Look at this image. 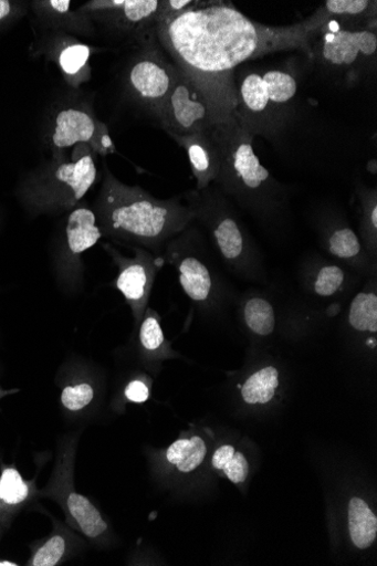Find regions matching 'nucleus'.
<instances>
[{"label":"nucleus","instance_id":"f03ea898","mask_svg":"<svg viewBox=\"0 0 377 566\" xmlns=\"http://www.w3.org/2000/svg\"><path fill=\"white\" fill-rule=\"evenodd\" d=\"M103 235L161 255L167 244L195 222L180 198L157 199L138 186H128L105 168L94 203Z\"/></svg>","mask_w":377,"mask_h":566},{"label":"nucleus","instance_id":"1a4fd4ad","mask_svg":"<svg viewBox=\"0 0 377 566\" xmlns=\"http://www.w3.org/2000/svg\"><path fill=\"white\" fill-rule=\"evenodd\" d=\"M193 235L188 227L167 244L161 256L166 264L176 269L186 295L197 305L209 307L233 291L208 256L196 247Z\"/></svg>","mask_w":377,"mask_h":566},{"label":"nucleus","instance_id":"f3484780","mask_svg":"<svg viewBox=\"0 0 377 566\" xmlns=\"http://www.w3.org/2000/svg\"><path fill=\"white\" fill-rule=\"evenodd\" d=\"M52 532L42 539L30 545L31 556L28 566H59L82 553L88 542L82 538L77 532L69 525H64L56 518H52Z\"/></svg>","mask_w":377,"mask_h":566},{"label":"nucleus","instance_id":"39448f33","mask_svg":"<svg viewBox=\"0 0 377 566\" xmlns=\"http://www.w3.org/2000/svg\"><path fill=\"white\" fill-rule=\"evenodd\" d=\"M74 148L71 161L52 159L22 179L17 196L28 214L35 218L70 213L94 186L95 153L86 144Z\"/></svg>","mask_w":377,"mask_h":566},{"label":"nucleus","instance_id":"2eb2a0df","mask_svg":"<svg viewBox=\"0 0 377 566\" xmlns=\"http://www.w3.org/2000/svg\"><path fill=\"white\" fill-rule=\"evenodd\" d=\"M158 119L170 136H189L207 132L214 124L207 98L180 70Z\"/></svg>","mask_w":377,"mask_h":566},{"label":"nucleus","instance_id":"6ab92c4d","mask_svg":"<svg viewBox=\"0 0 377 566\" xmlns=\"http://www.w3.org/2000/svg\"><path fill=\"white\" fill-rule=\"evenodd\" d=\"M36 478L25 480L14 465H3L0 473V526L10 530L19 514L39 497Z\"/></svg>","mask_w":377,"mask_h":566},{"label":"nucleus","instance_id":"c85d7f7f","mask_svg":"<svg viewBox=\"0 0 377 566\" xmlns=\"http://www.w3.org/2000/svg\"><path fill=\"white\" fill-rule=\"evenodd\" d=\"M97 388L93 379L77 377L62 386L61 403L70 413H81L96 399Z\"/></svg>","mask_w":377,"mask_h":566},{"label":"nucleus","instance_id":"dca6fc26","mask_svg":"<svg viewBox=\"0 0 377 566\" xmlns=\"http://www.w3.org/2000/svg\"><path fill=\"white\" fill-rule=\"evenodd\" d=\"M320 243L332 259L362 277L376 275L377 262L365 250L358 234L339 217L322 218L317 224Z\"/></svg>","mask_w":377,"mask_h":566},{"label":"nucleus","instance_id":"5701e85b","mask_svg":"<svg viewBox=\"0 0 377 566\" xmlns=\"http://www.w3.org/2000/svg\"><path fill=\"white\" fill-rule=\"evenodd\" d=\"M348 322L353 329L360 333H377V285L376 275L353 298L349 306Z\"/></svg>","mask_w":377,"mask_h":566},{"label":"nucleus","instance_id":"7c9ffc66","mask_svg":"<svg viewBox=\"0 0 377 566\" xmlns=\"http://www.w3.org/2000/svg\"><path fill=\"white\" fill-rule=\"evenodd\" d=\"M211 464L213 469L224 472L235 484L243 483L249 474L247 458L241 452H237L232 446H223L214 451Z\"/></svg>","mask_w":377,"mask_h":566},{"label":"nucleus","instance_id":"f8f14e48","mask_svg":"<svg viewBox=\"0 0 377 566\" xmlns=\"http://www.w3.org/2000/svg\"><path fill=\"white\" fill-rule=\"evenodd\" d=\"M52 159H64V150L78 144L88 145L95 154L106 157L115 151L109 130L87 108L67 106L53 116L46 136Z\"/></svg>","mask_w":377,"mask_h":566},{"label":"nucleus","instance_id":"393cba45","mask_svg":"<svg viewBox=\"0 0 377 566\" xmlns=\"http://www.w3.org/2000/svg\"><path fill=\"white\" fill-rule=\"evenodd\" d=\"M250 293L242 301V314L247 327L261 337L272 335L276 327L275 308L272 302L259 292Z\"/></svg>","mask_w":377,"mask_h":566},{"label":"nucleus","instance_id":"72a5a7b5","mask_svg":"<svg viewBox=\"0 0 377 566\" xmlns=\"http://www.w3.org/2000/svg\"><path fill=\"white\" fill-rule=\"evenodd\" d=\"M21 564L10 559H0V566H20Z\"/></svg>","mask_w":377,"mask_h":566},{"label":"nucleus","instance_id":"473e14b6","mask_svg":"<svg viewBox=\"0 0 377 566\" xmlns=\"http://www.w3.org/2000/svg\"><path fill=\"white\" fill-rule=\"evenodd\" d=\"M149 394V386L146 381L140 379L129 381L124 390V395L127 401L135 403H143L147 401Z\"/></svg>","mask_w":377,"mask_h":566},{"label":"nucleus","instance_id":"412c9836","mask_svg":"<svg viewBox=\"0 0 377 566\" xmlns=\"http://www.w3.org/2000/svg\"><path fill=\"white\" fill-rule=\"evenodd\" d=\"M302 283L307 293L331 298L347 292L350 275L341 264L316 256L303 268Z\"/></svg>","mask_w":377,"mask_h":566},{"label":"nucleus","instance_id":"cd10ccee","mask_svg":"<svg viewBox=\"0 0 377 566\" xmlns=\"http://www.w3.org/2000/svg\"><path fill=\"white\" fill-rule=\"evenodd\" d=\"M207 454V446L202 438L179 439L167 450L166 458L170 465L175 467L182 474H190L203 462Z\"/></svg>","mask_w":377,"mask_h":566},{"label":"nucleus","instance_id":"9d476101","mask_svg":"<svg viewBox=\"0 0 377 566\" xmlns=\"http://www.w3.org/2000/svg\"><path fill=\"white\" fill-rule=\"evenodd\" d=\"M103 233L96 217L86 205L80 203L69 213L64 231L52 253V270L60 289L66 294L81 293L84 286L83 254L93 248Z\"/></svg>","mask_w":377,"mask_h":566},{"label":"nucleus","instance_id":"4468645a","mask_svg":"<svg viewBox=\"0 0 377 566\" xmlns=\"http://www.w3.org/2000/svg\"><path fill=\"white\" fill-rule=\"evenodd\" d=\"M159 0H93L77 10L91 21H98L130 34L139 44L155 32L160 15Z\"/></svg>","mask_w":377,"mask_h":566},{"label":"nucleus","instance_id":"6e6552de","mask_svg":"<svg viewBox=\"0 0 377 566\" xmlns=\"http://www.w3.org/2000/svg\"><path fill=\"white\" fill-rule=\"evenodd\" d=\"M332 22L314 39L312 60L335 76L358 82L376 65V28L344 25L334 29Z\"/></svg>","mask_w":377,"mask_h":566},{"label":"nucleus","instance_id":"0eeeda50","mask_svg":"<svg viewBox=\"0 0 377 566\" xmlns=\"http://www.w3.org/2000/svg\"><path fill=\"white\" fill-rule=\"evenodd\" d=\"M297 87L296 77L286 71L247 73L235 88L234 114L253 135L272 132L283 113H290Z\"/></svg>","mask_w":377,"mask_h":566},{"label":"nucleus","instance_id":"423d86ee","mask_svg":"<svg viewBox=\"0 0 377 566\" xmlns=\"http://www.w3.org/2000/svg\"><path fill=\"white\" fill-rule=\"evenodd\" d=\"M77 443V437L62 439L55 469L45 488L39 491V497L56 502L65 513L67 525L100 548L111 541V526L94 503L75 489Z\"/></svg>","mask_w":377,"mask_h":566},{"label":"nucleus","instance_id":"bb28decb","mask_svg":"<svg viewBox=\"0 0 377 566\" xmlns=\"http://www.w3.org/2000/svg\"><path fill=\"white\" fill-rule=\"evenodd\" d=\"M349 533L359 549L368 548L377 535V518L368 504L359 497L349 502Z\"/></svg>","mask_w":377,"mask_h":566},{"label":"nucleus","instance_id":"7ed1b4c3","mask_svg":"<svg viewBox=\"0 0 377 566\" xmlns=\"http://www.w3.org/2000/svg\"><path fill=\"white\" fill-rule=\"evenodd\" d=\"M211 134L221 153V191L263 226L280 223L289 213L290 190L260 163L253 134L234 113L214 122Z\"/></svg>","mask_w":377,"mask_h":566},{"label":"nucleus","instance_id":"aec40b11","mask_svg":"<svg viewBox=\"0 0 377 566\" xmlns=\"http://www.w3.org/2000/svg\"><path fill=\"white\" fill-rule=\"evenodd\" d=\"M55 40V43L45 44L42 51L49 59L57 62L66 82L78 87L91 78V48L74 39L66 42L62 39Z\"/></svg>","mask_w":377,"mask_h":566},{"label":"nucleus","instance_id":"c756f323","mask_svg":"<svg viewBox=\"0 0 377 566\" xmlns=\"http://www.w3.org/2000/svg\"><path fill=\"white\" fill-rule=\"evenodd\" d=\"M138 339L142 349L151 358L165 357L171 354L159 318L151 308L147 307L140 322Z\"/></svg>","mask_w":377,"mask_h":566},{"label":"nucleus","instance_id":"f257e3e1","mask_svg":"<svg viewBox=\"0 0 377 566\" xmlns=\"http://www.w3.org/2000/svg\"><path fill=\"white\" fill-rule=\"evenodd\" d=\"M364 0H328L306 20L290 27L251 21L227 2H197L186 12L158 21L155 34L175 65L201 91L214 122L234 113L233 71L280 51L301 50L312 59L314 39L332 21L366 13Z\"/></svg>","mask_w":377,"mask_h":566},{"label":"nucleus","instance_id":"b1692460","mask_svg":"<svg viewBox=\"0 0 377 566\" xmlns=\"http://www.w3.org/2000/svg\"><path fill=\"white\" fill-rule=\"evenodd\" d=\"M281 387V374L274 366H266L250 375L243 384L238 385L242 399L248 405L271 402Z\"/></svg>","mask_w":377,"mask_h":566},{"label":"nucleus","instance_id":"2f4dec72","mask_svg":"<svg viewBox=\"0 0 377 566\" xmlns=\"http://www.w3.org/2000/svg\"><path fill=\"white\" fill-rule=\"evenodd\" d=\"M25 14L22 3L0 0V29L8 28Z\"/></svg>","mask_w":377,"mask_h":566},{"label":"nucleus","instance_id":"a211bd4d","mask_svg":"<svg viewBox=\"0 0 377 566\" xmlns=\"http://www.w3.org/2000/svg\"><path fill=\"white\" fill-rule=\"evenodd\" d=\"M212 128V127H211ZM187 153L196 190H203L217 180L221 168V153L211 129L189 136H171Z\"/></svg>","mask_w":377,"mask_h":566},{"label":"nucleus","instance_id":"a878e982","mask_svg":"<svg viewBox=\"0 0 377 566\" xmlns=\"http://www.w3.org/2000/svg\"><path fill=\"white\" fill-rule=\"evenodd\" d=\"M357 196L360 205L358 237L371 260L377 262V191L359 185Z\"/></svg>","mask_w":377,"mask_h":566},{"label":"nucleus","instance_id":"ddd939ff","mask_svg":"<svg viewBox=\"0 0 377 566\" xmlns=\"http://www.w3.org/2000/svg\"><path fill=\"white\" fill-rule=\"evenodd\" d=\"M103 248L118 270L113 285L124 295L136 323L139 324L145 315L156 276L166 265L164 256L136 247H130L135 252L133 256L124 255L112 244L104 243Z\"/></svg>","mask_w":377,"mask_h":566},{"label":"nucleus","instance_id":"f704fd0d","mask_svg":"<svg viewBox=\"0 0 377 566\" xmlns=\"http://www.w3.org/2000/svg\"><path fill=\"white\" fill-rule=\"evenodd\" d=\"M4 533H6V530L2 526H0V541H2Z\"/></svg>","mask_w":377,"mask_h":566},{"label":"nucleus","instance_id":"20e7f679","mask_svg":"<svg viewBox=\"0 0 377 566\" xmlns=\"http://www.w3.org/2000/svg\"><path fill=\"white\" fill-rule=\"evenodd\" d=\"M188 208L208 232L227 269L237 277L263 283L262 254L251 238L233 201L217 185L184 196Z\"/></svg>","mask_w":377,"mask_h":566},{"label":"nucleus","instance_id":"4be33fe9","mask_svg":"<svg viewBox=\"0 0 377 566\" xmlns=\"http://www.w3.org/2000/svg\"><path fill=\"white\" fill-rule=\"evenodd\" d=\"M70 0H45V2H33L32 9L38 19L51 29H73L80 32L90 30L91 20L76 12L71 11Z\"/></svg>","mask_w":377,"mask_h":566},{"label":"nucleus","instance_id":"9b49d317","mask_svg":"<svg viewBox=\"0 0 377 566\" xmlns=\"http://www.w3.org/2000/svg\"><path fill=\"white\" fill-rule=\"evenodd\" d=\"M138 46V53L127 70V88L145 108L159 118L176 84L179 70L159 49L155 32Z\"/></svg>","mask_w":377,"mask_h":566}]
</instances>
